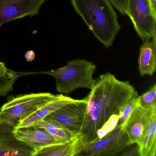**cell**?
Wrapping results in <instances>:
<instances>
[{
	"instance_id": "obj_1",
	"label": "cell",
	"mask_w": 156,
	"mask_h": 156,
	"mask_svg": "<svg viewBox=\"0 0 156 156\" xmlns=\"http://www.w3.org/2000/svg\"><path fill=\"white\" fill-rule=\"evenodd\" d=\"M91 90L86 97V115L80 135L86 144L97 140V130L112 115H120L136 92L129 81H120L108 73L95 79Z\"/></svg>"
},
{
	"instance_id": "obj_2",
	"label": "cell",
	"mask_w": 156,
	"mask_h": 156,
	"mask_svg": "<svg viewBox=\"0 0 156 156\" xmlns=\"http://www.w3.org/2000/svg\"><path fill=\"white\" fill-rule=\"evenodd\" d=\"M76 12L105 48L111 47L120 30V24L108 0H71Z\"/></svg>"
},
{
	"instance_id": "obj_3",
	"label": "cell",
	"mask_w": 156,
	"mask_h": 156,
	"mask_svg": "<svg viewBox=\"0 0 156 156\" xmlns=\"http://www.w3.org/2000/svg\"><path fill=\"white\" fill-rule=\"evenodd\" d=\"M96 69L95 65L91 62L84 59H75L57 69L28 74H43L53 76L56 80V91L67 94L77 88L93 89L95 82L93 75Z\"/></svg>"
},
{
	"instance_id": "obj_4",
	"label": "cell",
	"mask_w": 156,
	"mask_h": 156,
	"mask_svg": "<svg viewBox=\"0 0 156 156\" xmlns=\"http://www.w3.org/2000/svg\"><path fill=\"white\" fill-rule=\"evenodd\" d=\"M50 93L12 96L0 108V121L15 127L20 120L57 97Z\"/></svg>"
},
{
	"instance_id": "obj_5",
	"label": "cell",
	"mask_w": 156,
	"mask_h": 156,
	"mask_svg": "<svg viewBox=\"0 0 156 156\" xmlns=\"http://www.w3.org/2000/svg\"><path fill=\"white\" fill-rule=\"evenodd\" d=\"M126 15L132 22L135 30L143 42L156 34V14L149 0H127Z\"/></svg>"
},
{
	"instance_id": "obj_6",
	"label": "cell",
	"mask_w": 156,
	"mask_h": 156,
	"mask_svg": "<svg viewBox=\"0 0 156 156\" xmlns=\"http://www.w3.org/2000/svg\"><path fill=\"white\" fill-rule=\"evenodd\" d=\"M87 98L78 99L56 110L47 118L58 123L76 136L81 135L86 115Z\"/></svg>"
},
{
	"instance_id": "obj_7",
	"label": "cell",
	"mask_w": 156,
	"mask_h": 156,
	"mask_svg": "<svg viewBox=\"0 0 156 156\" xmlns=\"http://www.w3.org/2000/svg\"><path fill=\"white\" fill-rule=\"evenodd\" d=\"M47 0H0V28L14 20L38 15Z\"/></svg>"
},
{
	"instance_id": "obj_8",
	"label": "cell",
	"mask_w": 156,
	"mask_h": 156,
	"mask_svg": "<svg viewBox=\"0 0 156 156\" xmlns=\"http://www.w3.org/2000/svg\"><path fill=\"white\" fill-rule=\"evenodd\" d=\"M156 114V108H146L138 106L134 110L123 128L129 145L139 143L151 118Z\"/></svg>"
},
{
	"instance_id": "obj_9",
	"label": "cell",
	"mask_w": 156,
	"mask_h": 156,
	"mask_svg": "<svg viewBox=\"0 0 156 156\" xmlns=\"http://www.w3.org/2000/svg\"><path fill=\"white\" fill-rule=\"evenodd\" d=\"M14 128L0 121V156H34L36 150L15 137Z\"/></svg>"
},
{
	"instance_id": "obj_10",
	"label": "cell",
	"mask_w": 156,
	"mask_h": 156,
	"mask_svg": "<svg viewBox=\"0 0 156 156\" xmlns=\"http://www.w3.org/2000/svg\"><path fill=\"white\" fill-rule=\"evenodd\" d=\"M13 133L18 140L26 143L36 151L47 147L63 144L44 129L34 126L14 127Z\"/></svg>"
},
{
	"instance_id": "obj_11",
	"label": "cell",
	"mask_w": 156,
	"mask_h": 156,
	"mask_svg": "<svg viewBox=\"0 0 156 156\" xmlns=\"http://www.w3.org/2000/svg\"><path fill=\"white\" fill-rule=\"evenodd\" d=\"M125 144L108 134L100 139L87 143L79 156H110L119 155L126 148Z\"/></svg>"
},
{
	"instance_id": "obj_12",
	"label": "cell",
	"mask_w": 156,
	"mask_h": 156,
	"mask_svg": "<svg viewBox=\"0 0 156 156\" xmlns=\"http://www.w3.org/2000/svg\"><path fill=\"white\" fill-rule=\"evenodd\" d=\"M78 100V99H73L63 94H57L55 98L46 103L36 111L20 120L14 127H26L34 126L38 121L44 119L63 106Z\"/></svg>"
},
{
	"instance_id": "obj_13",
	"label": "cell",
	"mask_w": 156,
	"mask_h": 156,
	"mask_svg": "<svg viewBox=\"0 0 156 156\" xmlns=\"http://www.w3.org/2000/svg\"><path fill=\"white\" fill-rule=\"evenodd\" d=\"M138 70L141 76H152L156 70V34L143 42L139 50Z\"/></svg>"
},
{
	"instance_id": "obj_14",
	"label": "cell",
	"mask_w": 156,
	"mask_h": 156,
	"mask_svg": "<svg viewBox=\"0 0 156 156\" xmlns=\"http://www.w3.org/2000/svg\"><path fill=\"white\" fill-rule=\"evenodd\" d=\"M85 145L81 135H79L69 142L37 151L34 156H79L83 151Z\"/></svg>"
},
{
	"instance_id": "obj_15",
	"label": "cell",
	"mask_w": 156,
	"mask_h": 156,
	"mask_svg": "<svg viewBox=\"0 0 156 156\" xmlns=\"http://www.w3.org/2000/svg\"><path fill=\"white\" fill-rule=\"evenodd\" d=\"M137 146L139 156H156V114L151 118Z\"/></svg>"
},
{
	"instance_id": "obj_16",
	"label": "cell",
	"mask_w": 156,
	"mask_h": 156,
	"mask_svg": "<svg viewBox=\"0 0 156 156\" xmlns=\"http://www.w3.org/2000/svg\"><path fill=\"white\" fill-rule=\"evenodd\" d=\"M34 126L44 129L62 143L71 141L78 136H76L58 123L47 118L38 121Z\"/></svg>"
},
{
	"instance_id": "obj_17",
	"label": "cell",
	"mask_w": 156,
	"mask_h": 156,
	"mask_svg": "<svg viewBox=\"0 0 156 156\" xmlns=\"http://www.w3.org/2000/svg\"><path fill=\"white\" fill-rule=\"evenodd\" d=\"M139 96L137 92L136 91L134 95L125 105L119 115L117 126L120 127L123 129L127 120L129 118L134 110L139 106Z\"/></svg>"
},
{
	"instance_id": "obj_18",
	"label": "cell",
	"mask_w": 156,
	"mask_h": 156,
	"mask_svg": "<svg viewBox=\"0 0 156 156\" xmlns=\"http://www.w3.org/2000/svg\"><path fill=\"white\" fill-rule=\"evenodd\" d=\"M139 106L146 108H156V85L155 84L146 93L140 96Z\"/></svg>"
},
{
	"instance_id": "obj_19",
	"label": "cell",
	"mask_w": 156,
	"mask_h": 156,
	"mask_svg": "<svg viewBox=\"0 0 156 156\" xmlns=\"http://www.w3.org/2000/svg\"><path fill=\"white\" fill-rule=\"evenodd\" d=\"M119 115H113L96 131L97 140L102 138L116 127Z\"/></svg>"
},
{
	"instance_id": "obj_20",
	"label": "cell",
	"mask_w": 156,
	"mask_h": 156,
	"mask_svg": "<svg viewBox=\"0 0 156 156\" xmlns=\"http://www.w3.org/2000/svg\"><path fill=\"white\" fill-rule=\"evenodd\" d=\"M113 7L115 8L122 15H125L127 0H108Z\"/></svg>"
},
{
	"instance_id": "obj_21",
	"label": "cell",
	"mask_w": 156,
	"mask_h": 156,
	"mask_svg": "<svg viewBox=\"0 0 156 156\" xmlns=\"http://www.w3.org/2000/svg\"><path fill=\"white\" fill-rule=\"evenodd\" d=\"M137 146L131 147L129 148L127 147L121 152V154H119L120 156H139V155L138 148Z\"/></svg>"
},
{
	"instance_id": "obj_22",
	"label": "cell",
	"mask_w": 156,
	"mask_h": 156,
	"mask_svg": "<svg viewBox=\"0 0 156 156\" xmlns=\"http://www.w3.org/2000/svg\"><path fill=\"white\" fill-rule=\"evenodd\" d=\"M24 56L27 62H32L35 59V54L34 51L30 50L26 52Z\"/></svg>"
},
{
	"instance_id": "obj_23",
	"label": "cell",
	"mask_w": 156,
	"mask_h": 156,
	"mask_svg": "<svg viewBox=\"0 0 156 156\" xmlns=\"http://www.w3.org/2000/svg\"><path fill=\"white\" fill-rule=\"evenodd\" d=\"M12 71L10 69H9L6 67L5 64L4 63L0 61V72L3 73H10Z\"/></svg>"
},
{
	"instance_id": "obj_24",
	"label": "cell",
	"mask_w": 156,
	"mask_h": 156,
	"mask_svg": "<svg viewBox=\"0 0 156 156\" xmlns=\"http://www.w3.org/2000/svg\"><path fill=\"white\" fill-rule=\"evenodd\" d=\"M153 12L156 14V0H149Z\"/></svg>"
},
{
	"instance_id": "obj_25",
	"label": "cell",
	"mask_w": 156,
	"mask_h": 156,
	"mask_svg": "<svg viewBox=\"0 0 156 156\" xmlns=\"http://www.w3.org/2000/svg\"><path fill=\"white\" fill-rule=\"evenodd\" d=\"M4 78H5V76H4V73L0 72V87L2 85L4 82Z\"/></svg>"
},
{
	"instance_id": "obj_26",
	"label": "cell",
	"mask_w": 156,
	"mask_h": 156,
	"mask_svg": "<svg viewBox=\"0 0 156 156\" xmlns=\"http://www.w3.org/2000/svg\"><path fill=\"white\" fill-rule=\"evenodd\" d=\"M0 120H1V118H0Z\"/></svg>"
}]
</instances>
